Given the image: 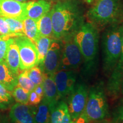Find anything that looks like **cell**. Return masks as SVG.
Returning a JSON list of instances; mask_svg holds the SVG:
<instances>
[{"instance_id": "23", "label": "cell", "mask_w": 123, "mask_h": 123, "mask_svg": "<svg viewBox=\"0 0 123 123\" xmlns=\"http://www.w3.org/2000/svg\"><path fill=\"white\" fill-rule=\"evenodd\" d=\"M4 18L8 24L10 36L12 37L25 35L22 21L13 18Z\"/></svg>"}, {"instance_id": "3", "label": "cell", "mask_w": 123, "mask_h": 123, "mask_svg": "<svg viewBox=\"0 0 123 123\" xmlns=\"http://www.w3.org/2000/svg\"><path fill=\"white\" fill-rule=\"evenodd\" d=\"M103 68L105 75L111 74L121 54V25L118 23L110 25L102 36Z\"/></svg>"}, {"instance_id": "10", "label": "cell", "mask_w": 123, "mask_h": 123, "mask_svg": "<svg viewBox=\"0 0 123 123\" xmlns=\"http://www.w3.org/2000/svg\"><path fill=\"white\" fill-rule=\"evenodd\" d=\"M62 42L53 39L46 55L43 63V72L47 75H54L58 70L61 63Z\"/></svg>"}, {"instance_id": "9", "label": "cell", "mask_w": 123, "mask_h": 123, "mask_svg": "<svg viewBox=\"0 0 123 123\" xmlns=\"http://www.w3.org/2000/svg\"><path fill=\"white\" fill-rule=\"evenodd\" d=\"M77 74L74 70L59 69L54 75L59 99L68 96L76 83Z\"/></svg>"}, {"instance_id": "31", "label": "cell", "mask_w": 123, "mask_h": 123, "mask_svg": "<svg viewBox=\"0 0 123 123\" xmlns=\"http://www.w3.org/2000/svg\"><path fill=\"white\" fill-rule=\"evenodd\" d=\"M113 119L116 123H123V104L118 107L113 112Z\"/></svg>"}, {"instance_id": "13", "label": "cell", "mask_w": 123, "mask_h": 123, "mask_svg": "<svg viewBox=\"0 0 123 123\" xmlns=\"http://www.w3.org/2000/svg\"><path fill=\"white\" fill-rule=\"evenodd\" d=\"M52 2L47 0H33L27 2V17L37 22L40 18L50 11Z\"/></svg>"}, {"instance_id": "38", "label": "cell", "mask_w": 123, "mask_h": 123, "mask_svg": "<svg viewBox=\"0 0 123 123\" xmlns=\"http://www.w3.org/2000/svg\"><path fill=\"white\" fill-rule=\"evenodd\" d=\"M47 1H56V0H47Z\"/></svg>"}, {"instance_id": "29", "label": "cell", "mask_w": 123, "mask_h": 123, "mask_svg": "<svg viewBox=\"0 0 123 123\" xmlns=\"http://www.w3.org/2000/svg\"><path fill=\"white\" fill-rule=\"evenodd\" d=\"M0 36H10L8 24L4 17L0 16Z\"/></svg>"}, {"instance_id": "12", "label": "cell", "mask_w": 123, "mask_h": 123, "mask_svg": "<svg viewBox=\"0 0 123 123\" xmlns=\"http://www.w3.org/2000/svg\"><path fill=\"white\" fill-rule=\"evenodd\" d=\"M36 107L17 103L9 113L10 123H37L35 119Z\"/></svg>"}, {"instance_id": "25", "label": "cell", "mask_w": 123, "mask_h": 123, "mask_svg": "<svg viewBox=\"0 0 123 123\" xmlns=\"http://www.w3.org/2000/svg\"><path fill=\"white\" fill-rule=\"evenodd\" d=\"M30 92L19 86H17L12 91V95L17 103L23 104H28Z\"/></svg>"}, {"instance_id": "15", "label": "cell", "mask_w": 123, "mask_h": 123, "mask_svg": "<svg viewBox=\"0 0 123 123\" xmlns=\"http://www.w3.org/2000/svg\"><path fill=\"white\" fill-rule=\"evenodd\" d=\"M5 63L14 74L18 75L19 70L20 57L19 49L14 37L9 39Z\"/></svg>"}, {"instance_id": "5", "label": "cell", "mask_w": 123, "mask_h": 123, "mask_svg": "<svg viewBox=\"0 0 123 123\" xmlns=\"http://www.w3.org/2000/svg\"><path fill=\"white\" fill-rule=\"evenodd\" d=\"M83 114L89 122L102 120L108 114V104L103 81L96 83L88 91L87 103Z\"/></svg>"}, {"instance_id": "24", "label": "cell", "mask_w": 123, "mask_h": 123, "mask_svg": "<svg viewBox=\"0 0 123 123\" xmlns=\"http://www.w3.org/2000/svg\"><path fill=\"white\" fill-rule=\"evenodd\" d=\"M27 70L29 78L33 81L35 86L42 84L44 74L39 66L37 65Z\"/></svg>"}, {"instance_id": "26", "label": "cell", "mask_w": 123, "mask_h": 123, "mask_svg": "<svg viewBox=\"0 0 123 123\" xmlns=\"http://www.w3.org/2000/svg\"><path fill=\"white\" fill-rule=\"evenodd\" d=\"M22 71V73L17 76V85L30 92L34 90L35 86L29 78L27 74V70H24Z\"/></svg>"}, {"instance_id": "19", "label": "cell", "mask_w": 123, "mask_h": 123, "mask_svg": "<svg viewBox=\"0 0 123 123\" xmlns=\"http://www.w3.org/2000/svg\"><path fill=\"white\" fill-rule=\"evenodd\" d=\"M53 38L41 36L34 43L36 46L38 54V64L42 70L43 71V63L46 55L48 51L49 47Z\"/></svg>"}, {"instance_id": "40", "label": "cell", "mask_w": 123, "mask_h": 123, "mask_svg": "<svg viewBox=\"0 0 123 123\" xmlns=\"http://www.w3.org/2000/svg\"></svg>"}, {"instance_id": "4", "label": "cell", "mask_w": 123, "mask_h": 123, "mask_svg": "<svg viewBox=\"0 0 123 123\" xmlns=\"http://www.w3.org/2000/svg\"><path fill=\"white\" fill-rule=\"evenodd\" d=\"M91 3L86 17L98 28L118 23L123 17L121 0H92Z\"/></svg>"}, {"instance_id": "7", "label": "cell", "mask_w": 123, "mask_h": 123, "mask_svg": "<svg viewBox=\"0 0 123 123\" xmlns=\"http://www.w3.org/2000/svg\"><path fill=\"white\" fill-rule=\"evenodd\" d=\"M61 41L63 46L59 69L75 70L78 68L82 63L83 58L80 51L75 42L74 36Z\"/></svg>"}, {"instance_id": "14", "label": "cell", "mask_w": 123, "mask_h": 123, "mask_svg": "<svg viewBox=\"0 0 123 123\" xmlns=\"http://www.w3.org/2000/svg\"><path fill=\"white\" fill-rule=\"evenodd\" d=\"M42 86L44 91L43 98L48 103L51 112L60 100L58 96L56 85L54 80V75L44 74Z\"/></svg>"}, {"instance_id": "39", "label": "cell", "mask_w": 123, "mask_h": 123, "mask_svg": "<svg viewBox=\"0 0 123 123\" xmlns=\"http://www.w3.org/2000/svg\"><path fill=\"white\" fill-rule=\"evenodd\" d=\"M115 123V122H113V123Z\"/></svg>"}, {"instance_id": "30", "label": "cell", "mask_w": 123, "mask_h": 123, "mask_svg": "<svg viewBox=\"0 0 123 123\" xmlns=\"http://www.w3.org/2000/svg\"><path fill=\"white\" fill-rule=\"evenodd\" d=\"M43 98L39 96L34 91H32L29 93V101L27 105L30 106H36L41 102Z\"/></svg>"}, {"instance_id": "32", "label": "cell", "mask_w": 123, "mask_h": 123, "mask_svg": "<svg viewBox=\"0 0 123 123\" xmlns=\"http://www.w3.org/2000/svg\"><path fill=\"white\" fill-rule=\"evenodd\" d=\"M70 123H89V121L83 114L77 118L76 119L71 120Z\"/></svg>"}, {"instance_id": "27", "label": "cell", "mask_w": 123, "mask_h": 123, "mask_svg": "<svg viewBox=\"0 0 123 123\" xmlns=\"http://www.w3.org/2000/svg\"><path fill=\"white\" fill-rule=\"evenodd\" d=\"M12 101V94L0 82V105L4 106L5 108V106L11 103Z\"/></svg>"}, {"instance_id": "33", "label": "cell", "mask_w": 123, "mask_h": 123, "mask_svg": "<svg viewBox=\"0 0 123 123\" xmlns=\"http://www.w3.org/2000/svg\"><path fill=\"white\" fill-rule=\"evenodd\" d=\"M34 91L36 92L38 95H39V96L42 97V98H43L44 91H43V88L42 84L35 86Z\"/></svg>"}, {"instance_id": "11", "label": "cell", "mask_w": 123, "mask_h": 123, "mask_svg": "<svg viewBox=\"0 0 123 123\" xmlns=\"http://www.w3.org/2000/svg\"><path fill=\"white\" fill-rule=\"evenodd\" d=\"M27 2L14 0H0V16L24 21L27 17Z\"/></svg>"}, {"instance_id": "1", "label": "cell", "mask_w": 123, "mask_h": 123, "mask_svg": "<svg viewBox=\"0 0 123 123\" xmlns=\"http://www.w3.org/2000/svg\"><path fill=\"white\" fill-rule=\"evenodd\" d=\"M53 37L62 41L75 34L84 24V5L80 0H60L50 10Z\"/></svg>"}, {"instance_id": "20", "label": "cell", "mask_w": 123, "mask_h": 123, "mask_svg": "<svg viewBox=\"0 0 123 123\" xmlns=\"http://www.w3.org/2000/svg\"><path fill=\"white\" fill-rule=\"evenodd\" d=\"M40 36L53 37V24L51 12H49L37 22Z\"/></svg>"}, {"instance_id": "21", "label": "cell", "mask_w": 123, "mask_h": 123, "mask_svg": "<svg viewBox=\"0 0 123 123\" xmlns=\"http://www.w3.org/2000/svg\"><path fill=\"white\" fill-rule=\"evenodd\" d=\"M51 112L48 103L43 98L42 101L36 107L35 119L37 123H50Z\"/></svg>"}, {"instance_id": "18", "label": "cell", "mask_w": 123, "mask_h": 123, "mask_svg": "<svg viewBox=\"0 0 123 123\" xmlns=\"http://www.w3.org/2000/svg\"><path fill=\"white\" fill-rule=\"evenodd\" d=\"M123 76V23L121 24V51L117 64L111 74L109 83L114 87H120Z\"/></svg>"}, {"instance_id": "35", "label": "cell", "mask_w": 123, "mask_h": 123, "mask_svg": "<svg viewBox=\"0 0 123 123\" xmlns=\"http://www.w3.org/2000/svg\"><path fill=\"white\" fill-rule=\"evenodd\" d=\"M121 88H122V92L123 93V80H122V84H121Z\"/></svg>"}, {"instance_id": "34", "label": "cell", "mask_w": 123, "mask_h": 123, "mask_svg": "<svg viewBox=\"0 0 123 123\" xmlns=\"http://www.w3.org/2000/svg\"><path fill=\"white\" fill-rule=\"evenodd\" d=\"M14 1H18V2H26L27 1H28V0H14Z\"/></svg>"}, {"instance_id": "28", "label": "cell", "mask_w": 123, "mask_h": 123, "mask_svg": "<svg viewBox=\"0 0 123 123\" xmlns=\"http://www.w3.org/2000/svg\"><path fill=\"white\" fill-rule=\"evenodd\" d=\"M9 36H0V62H5Z\"/></svg>"}, {"instance_id": "2", "label": "cell", "mask_w": 123, "mask_h": 123, "mask_svg": "<svg viewBox=\"0 0 123 123\" xmlns=\"http://www.w3.org/2000/svg\"><path fill=\"white\" fill-rule=\"evenodd\" d=\"M83 61V74L92 76L96 72L98 64L99 33L98 28L91 23L84 22L74 36Z\"/></svg>"}, {"instance_id": "37", "label": "cell", "mask_w": 123, "mask_h": 123, "mask_svg": "<svg viewBox=\"0 0 123 123\" xmlns=\"http://www.w3.org/2000/svg\"><path fill=\"white\" fill-rule=\"evenodd\" d=\"M87 2H91L92 1V0H86Z\"/></svg>"}, {"instance_id": "17", "label": "cell", "mask_w": 123, "mask_h": 123, "mask_svg": "<svg viewBox=\"0 0 123 123\" xmlns=\"http://www.w3.org/2000/svg\"><path fill=\"white\" fill-rule=\"evenodd\" d=\"M17 76L10 70L5 62H0V82L9 92L17 86Z\"/></svg>"}, {"instance_id": "16", "label": "cell", "mask_w": 123, "mask_h": 123, "mask_svg": "<svg viewBox=\"0 0 123 123\" xmlns=\"http://www.w3.org/2000/svg\"><path fill=\"white\" fill-rule=\"evenodd\" d=\"M71 121L67 104L63 100H59L51 111L50 123H70Z\"/></svg>"}, {"instance_id": "36", "label": "cell", "mask_w": 123, "mask_h": 123, "mask_svg": "<svg viewBox=\"0 0 123 123\" xmlns=\"http://www.w3.org/2000/svg\"><path fill=\"white\" fill-rule=\"evenodd\" d=\"M0 123H5L4 120H2V119H0Z\"/></svg>"}, {"instance_id": "22", "label": "cell", "mask_w": 123, "mask_h": 123, "mask_svg": "<svg viewBox=\"0 0 123 123\" xmlns=\"http://www.w3.org/2000/svg\"><path fill=\"white\" fill-rule=\"evenodd\" d=\"M23 25L25 35L35 43L41 37L37 22L30 18L26 17L23 21Z\"/></svg>"}, {"instance_id": "8", "label": "cell", "mask_w": 123, "mask_h": 123, "mask_svg": "<svg viewBox=\"0 0 123 123\" xmlns=\"http://www.w3.org/2000/svg\"><path fill=\"white\" fill-rule=\"evenodd\" d=\"M85 83H76L73 90L68 95V108L71 120L76 119L83 113L88 95Z\"/></svg>"}, {"instance_id": "6", "label": "cell", "mask_w": 123, "mask_h": 123, "mask_svg": "<svg viewBox=\"0 0 123 123\" xmlns=\"http://www.w3.org/2000/svg\"><path fill=\"white\" fill-rule=\"evenodd\" d=\"M19 49V70H29L38 64V54L36 46L25 35L14 37Z\"/></svg>"}]
</instances>
